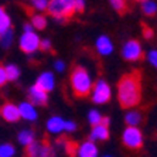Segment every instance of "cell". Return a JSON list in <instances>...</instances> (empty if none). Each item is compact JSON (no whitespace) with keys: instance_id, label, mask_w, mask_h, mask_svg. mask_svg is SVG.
I'll return each instance as SVG.
<instances>
[{"instance_id":"obj_8","label":"cell","mask_w":157,"mask_h":157,"mask_svg":"<svg viewBox=\"0 0 157 157\" xmlns=\"http://www.w3.org/2000/svg\"><path fill=\"white\" fill-rule=\"evenodd\" d=\"M0 115L6 122H17L20 119V110H18V106H16L14 103H4L0 109Z\"/></svg>"},{"instance_id":"obj_13","label":"cell","mask_w":157,"mask_h":157,"mask_svg":"<svg viewBox=\"0 0 157 157\" xmlns=\"http://www.w3.org/2000/svg\"><path fill=\"white\" fill-rule=\"evenodd\" d=\"M18 110H20V116L23 119H26V121H36L37 119V110L34 109L33 103L23 102L18 106Z\"/></svg>"},{"instance_id":"obj_26","label":"cell","mask_w":157,"mask_h":157,"mask_svg":"<svg viewBox=\"0 0 157 157\" xmlns=\"http://www.w3.org/2000/svg\"><path fill=\"white\" fill-rule=\"evenodd\" d=\"M78 144L77 143H74V142H65V150H67V153L70 154L71 157H74L75 154H78Z\"/></svg>"},{"instance_id":"obj_22","label":"cell","mask_w":157,"mask_h":157,"mask_svg":"<svg viewBox=\"0 0 157 157\" xmlns=\"http://www.w3.org/2000/svg\"><path fill=\"white\" fill-rule=\"evenodd\" d=\"M16 153L14 147L9 144V143H4L0 146V157H13Z\"/></svg>"},{"instance_id":"obj_15","label":"cell","mask_w":157,"mask_h":157,"mask_svg":"<svg viewBox=\"0 0 157 157\" xmlns=\"http://www.w3.org/2000/svg\"><path fill=\"white\" fill-rule=\"evenodd\" d=\"M109 137V129L103 126V124H98L94 126L91 132V139L92 140H106Z\"/></svg>"},{"instance_id":"obj_38","label":"cell","mask_w":157,"mask_h":157,"mask_svg":"<svg viewBox=\"0 0 157 157\" xmlns=\"http://www.w3.org/2000/svg\"><path fill=\"white\" fill-rule=\"evenodd\" d=\"M4 13H6V11H4V9H3V7H0V18L3 17V14H4Z\"/></svg>"},{"instance_id":"obj_25","label":"cell","mask_w":157,"mask_h":157,"mask_svg":"<svg viewBox=\"0 0 157 157\" xmlns=\"http://www.w3.org/2000/svg\"><path fill=\"white\" fill-rule=\"evenodd\" d=\"M110 6L115 9L116 11H119V13H124V11L128 10V4L124 3V2H122V0H112L110 2Z\"/></svg>"},{"instance_id":"obj_16","label":"cell","mask_w":157,"mask_h":157,"mask_svg":"<svg viewBox=\"0 0 157 157\" xmlns=\"http://www.w3.org/2000/svg\"><path fill=\"white\" fill-rule=\"evenodd\" d=\"M17 139H18V143H20V144L29 147L30 144L34 143V133L31 130H21L18 133Z\"/></svg>"},{"instance_id":"obj_29","label":"cell","mask_w":157,"mask_h":157,"mask_svg":"<svg viewBox=\"0 0 157 157\" xmlns=\"http://www.w3.org/2000/svg\"><path fill=\"white\" fill-rule=\"evenodd\" d=\"M72 3H74V11L75 13H82L84 11L85 3L82 0H72Z\"/></svg>"},{"instance_id":"obj_20","label":"cell","mask_w":157,"mask_h":157,"mask_svg":"<svg viewBox=\"0 0 157 157\" xmlns=\"http://www.w3.org/2000/svg\"><path fill=\"white\" fill-rule=\"evenodd\" d=\"M31 24H33L34 29L43 30L47 26V20H45V17H43V16H33V17H31Z\"/></svg>"},{"instance_id":"obj_10","label":"cell","mask_w":157,"mask_h":157,"mask_svg":"<svg viewBox=\"0 0 157 157\" xmlns=\"http://www.w3.org/2000/svg\"><path fill=\"white\" fill-rule=\"evenodd\" d=\"M29 96H30V101L34 103V105H45L48 101V95H47V92H44L41 91L40 88H37L36 85L30 88V91H29Z\"/></svg>"},{"instance_id":"obj_31","label":"cell","mask_w":157,"mask_h":157,"mask_svg":"<svg viewBox=\"0 0 157 157\" xmlns=\"http://www.w3.org/2000/svg\"><path fill=\"white\" fill-rule=\"evenodd\" d=\"M149 61L157 68V51H154V50H153V51L149 52Z\"/></svg>"},{"instance_id":"obj_35","label":"cell","mask_w":157,"mask_h":157,"mask_svg":"<svg viewBox=\"0 0 157 157\" xmlns=\"http://www.w3.org/2000/svg\"><path fill=\"white\" fill-rule=\"evenodd\" d=\"M55 70L58 71V72H62V71L65 70V65H64V62H62V61H57V62H55Z\"/></svg>"},{"instance_id":"obj_7","label":"cell","mask_w":157,"mask_h":157,"mask_svg":"<svg viewBox=\"0 0 157 157\" xmlns=\"http://www.w3.org/2000/svg\"><path fill=\"white\" fill-rule=\"evenodd\" d=\"M40 44L41 40L38 38V36L36 33H24L20 38V48L27 54L37 51L40 48Z\"/></svg>"},{"instance_id":"obj_12","label":"cell","mask_w":157,"mask_h":157,"mask_svg":"<svg viewBox=\"0 0 157 157\" xmlns=\"http://www.w3.org/2000/svg\"><path fill=\"white\" fill-rule=\"evenodd\" d=\"M96 50L101 55H109L110 52L113 51V45H112V41H110L109 37L102 36L96 40Z\"/></svg>"},{"instance_id":"obj_36","label":"cell","mask_w":157,"mask_h":157,"mask_svg":"<svg viewBox=\"0 0 157 157\" xmlns=\"http://www.w3.org/2000/svg\"><path fill=\"white\" fill-rule=\"evenodd\" d=\"M101 124H103V126L108 128V124H109V117H102V123Z\"/></svg>"},{"instance_id":"obj_21","label":"cell","mask_w":157,"mask_h":157,"mask_svg":"<svg viewBox=\"0 0 157 157\" xmlns=\"http://www.w3.org/2000/svg\"><path fill=\"white\" fill-rule=\"evenodd\" d=\"M41 144H43V143H36V142H34L33 144H30V146L27 147V150H26L27 156L29 157H38L40 156Z\"/></svg>"},{"instance_id":"obj_18","label":"cell","mask_w":157,"mask_h":157,"mask_svg":"<svg viewBox=\"0 0 157 157\" xmlns=\"http://www.w3.org/2000/svg\"><path fill=\"white\" fill-rule=\"evenodd\" d=\"M142 10H143V13L147 16H154L157 11V4L154 3V2H150V0L142 2Z\"/></svg>"},{"instance_id":"obj_3","label":"cell","mask_w":157,"mask_h":157,"mask_svg":"<svg viewBox=\"0 0 157 157\" xmlns=\"http://www.w3.org/2000/svg\"><path fill=\"white\" fill-rule=\"evenodd\" d=\"M48 13L55 18H68L75 13L72 0H52L48 4Z\"/></svg>"},{"instance_id":"obj_5","label":"cell","mask_w":157,"mask_h":157,"mask_svg":"<svg viewBox=\"0 0 157 157\" xmlns=\"http://www.w3.org/2000/svg\"><path fill=\"white\" fill-rule=\"evenodd\" d=\"M110 99V88L103 79H99L92 88V101L98 105L106 103Z\"/></svg>"},{"instance_id":"obj_24","label":"cell","mask_w":157,"mask_h":157,"mask_svg":"<svg viewBox=\"0 0 157 157\" xmlns=\"http://www.w3.org/2000/svg\"><path fill=\"white\" fill-rule=\"evenodd\" d=\"M11 41H13V31L11 30H9V31H6V33L0 34V43H2V45L3 47H10Z\"/></svg>"},{"instance_id":"obj_6","label":"cell","mask_w":157,"mask_h":157,"mask_svg":"<svg viewBox=\"0 0 157 157\" xmlns=\"http://www.w3.org/2000/svg\"><path fill=\"white\" fill-rule=\"evenodd\" d=\"M122 55L124 59L128 61H139L143 57V50L139 41L136 40H130L123 45L122 48Z\"/></svg>"},{"instance_id":"obj_14","label":"cell","mask_w":157,"mask_h":157,"mask_svg":"<svg viewBox=\"0 0 157 157\" xmlns=\"http://www.w3.org/2000/svg\"><path fill=\"white\" fill-rule=\"evenodd\" d=\"M65 128V121L59 116H52L50 121L47 122V129L51 133H59Z\"/></svg>"},{"instance_id":"obj_2","label":"cell","mask_w":157,"mask_h":157,"mask_svg":"<svg viewBox=\"0 0 157 157\" xmlns=\"http://www.w3.org/2000/svg\"><path fill=\"white\" fill-rule=\"evenodd\" d=\"M71 88L72 92L75 94V96L79 98H85L91 94L94 84H92V78L89 75L84 67H75V70L71 74Z\"/></svg>"},{"instance_id":"obj_33","label":"cell","mask_w":157,"mask_h":157,"mask_svg":"<svg viewBox=\"0 0 157 157\" xmlns=\"http://www.w3.org/2000/svg\"><path fill=\"white\" fill-rule=\"evenodd\" d=\"M40 48L44 50V51H50V50H51V43H50V40H43L41 41Z\"/></svg>"},{"instance_id":"obj_11","label":"cell","mask_w":157,"mask_h":157,"mask_svg":"<svg viewBox=\"0 0 157 157\" xmlns=\"http://www.w3.org/2000/svg\"><path fill=\"white\" fill-rule=\"evenodd\" d=\"M78 156L79 157H98V147L91 140L84 142L79 146V149H78Z\"/></svg>"},{"instance_id":"obj_4","label":"cell","mask_w":157,"mask_h":157,"mask_svg":"<svg viewBox=\"0 0 157 157\" xmlns=\"http://www.w3.org/2000/svg\"><path fill=\"white\" fill-rule=\"evenodd\" d=\"M122 140H123V144L126 147L132 150L140 149L143 144V136L142 132L137 128H126L123 132V136H122Z\"/></svg>"},{"instance_id":"obj_1","label":"cell","mask_w":157,"mask_h":157,"mask_svg":"<svg viewBox=\"0 0 157 157\" xmlns=\"http://www.w3.org/2000/svg\"><path fill=\"white\" fill-rule=\"evenodd\" d=\"M117 99L122 108L130 109L140 103L142 99V72L132 71L122 77L117 84Z\"/></svg>"},{"instance_id":"obj_32","label":"cell","mask_w":157,"mask_h":157,"mask_svg":"<svg viewBox=\"0 0 157 157\" xmlns=\"http://www.w3.org/2000/svg\"><path fill=\"white\" fill-rule=\"evenodd\" d=\"M75 129H77V124H75V122H72V121L65 122V128H64V130H67V132H74Z\"/></svg>"},{"instance_id":"obj_17","label":"cell","mask_w":157,"mask_h":157,"mask_svg":"<svg viewBox=\"0 0 157 157\" xmlns=\"http://www.w3.org/2000/svg\"><path fill=\"white\" fill-rule=\"evenodd\" d=\"M126 123L130 126V128H136L137 124L142 122V115L139 113V112H136V110H132V112H129L128 115H126Z\"/></svg>"},{"instance_id":"obj_39","label":"cell","mask_w":157,"mask_h":157,"mask_svg":"<svg viewBox=\"0 0 157 157\" xmlns=\"http://www.w3.org/2000/svg\"><path fill=\"white\" fill-rule=\"evenodd\" d=\"M105 157H109V156H105Z\"/></svg>"},{"instance_id":"obj_27","label":"cell","mask_w":157,"mask_h":157,"mask_svg":"<svg viewBox=\"0 0 157 157\" xmlns=\"http://www.w3.org/2000/svg\"><path fill=\"white\" fill-rule=\"evenodd\" d=\"M48 4H50V2H45V0H34V2H31V6H33L34 9H37V10H47L48 9Z\"/></svg>"},{"instance_id":"obj_28","label":"cell","mask_w":157,"mask_h":157,"mask_svg":"<svg viewBox=\"0 0 157 157\" xmlns=\"http://www.w3.org/2000/svg\"><path fill=\"white\" fill-rule=\"evenodd\" d=\"M38 157H54V151H52L51 146H48L47 143L45 144H41V151Z\"/></svg>"},{"instance_id":"obj_37","label":"cell","mask_w":157,"mask_h":157,"mask_svg":"<svg viewBox=\"0 0 157 157\" xmlns=\"http://www.w3.org/2000/svg\"><path fill=\"white\" fill-rule=\"evenodd\" d=\"M24 30H26V33H33V27L30 26V24H26V26H24Z\"/></svg>"},{"instance_id":"obj_19","label":"cell","mask_w":157,"mask_h":157,"mask_svg":"<svg viewBox=\"0 0 157 157\" xmlns=\"http://www.w3.org/2000/svg\"><path fill=\"white\" fill-rule=\"evenodd\" d=\"M4 70H6V74H7V79L9 81H16L18 77H20V70H18L16 65H13V64H9Z\"/></svg>"},{"instance_id":"obj_9","label":"cell","mask_w":157,"mask_h":157,"mask_svg":"<svg viewBox=\"0 0 157 157\" xmlns=\"http://www.w3.org/2000/svg\"><path fill=\"white\" fill-rule=\"evenodd\" d=\"M36 86L40 88L41 91L44 92H50L54 89L55 86V81H54V75H52L51 72H44L41 74L40 77H38V79H37L36 82Z\"/></svg>"},{"instance_id":"obj_30","label":"cell","mask_w":157,"mask_h":157,"mask_svg":"<svg viewBox=\"0 0 157 157\" xmlns=\"http://www.w3.org/2000/svg\"><path fill=\"white\" fill-rule=\"evenodd\" d=\"M7 74H6V70L0 67V86H3L6 82H7Z\"/></svg>"},{"instance_id":"obj_34","label":"cell","mask_w":157,"mask_h":157,"mask_svg":"<svg viewBox=\"0 0 157 157\" xmlns=\"http://www.w3.org/2000/svg\"><path fill=\"white\" fill-rule=\"evenodd\" d=\"M143 36H144V38H153V30L149 29V27H144L143 29Z\"/></svg>"},{"instance_id":"obj_23","label":"cell","mask_w":157,"mask_h":157,"mask_svg":"<svg viewBox=\"0 0 157 157\" xmlns=\"http://www.w3.org/2000/svg\"><path fill=\"white\" fill-rule=\"evenodd\" d=\"M88 119H89V123L92 126H98V124L102 123V116H101L98 110H91L89 115H88Z\"/></svg>"}]
</instances>
